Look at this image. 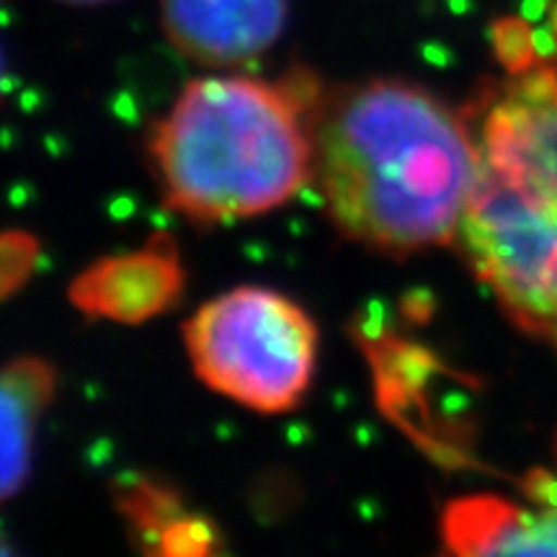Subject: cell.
<instances>
[{"instance_id": "obj_4", "label": "cell", "mask_w": 557, "mask_h": 557, "mask_svg": "<svg viewBox=\"0 0 557 557\" xmlns=\"http://www.w3.org/2000/svg\"><path fill=\"white\" fill-rule=\"evenodd\" d=\"M184 341L207 387L259 413L297 408L315 369V323L274 289L238 287L209 299L186 320Z\"/></svg>"}, {"instance_id": "obj_2", "label": "cell", "mask_w": 557, "mask_h": 557, "mask_svg": "<svg viewBox=\"0 0 557 557\" xmlns=\"http://www.w3.org/2000/svg\"><path fill=\"white\" fill-rule=\"evenodd\" d=\"M478 173L457 243L511 323L557 351V67L468 103Z\"/></svg>"}, {"instance_id": "obj_12", "label": "cell", "mask_w": 557, "mask_h": 557, "mask_svg": "<svg viewBox=\"0 0 557 557\" xmlns=\"http://www.w3.org/2000/svg\"><path fill=\"white\" fill-rule=\"evenodd\" d=\"M65 3H78V5H94V3H109V0H65Z\"/></svg>"}, {"instance_id": "obj_11", "label": "cell", "mask_w": 557, "mask_h": 557, "mask_svg": "<svg viewBox=\"0 0 557 557\" xmlns=\"http://www.w3.org/2000/svg\"><path fill=\"white\" fill-rule=\"evenodd\" d=\"M549 41H553V58L542 62H549V65L557 67V0L553 5V13H549Z\"/></svg>"}, {"instance_id": "obj_5", "label": "cell", "mask_w": 557, "mask_h": 557, "mask_svg": "<svg viewBox=\"0 0 557 557\" xmlns=\"http://www.w3.org/2000/svg\"><path fill=\"white\" fill-rule=\"evenodd\" d=\"M184 282L176 243L156 235L145 248L109 256L81 271L70 284V302L88 318L143 323L173 308Z\"/></svg>"}, {"instance_id": "obj_1", "label": "cell", "mask_w": 557, "mask_h": 557, "mask_svg": "<svg viewBox=\"0 0 557 557\" xmlns=\"http://www.w3.org/2000/svg\"><path fill=\"white\" fill-rule=\"evenodd\" d=\"M478 173L468 109L403 81H369L323 96L315 173L348 240L389 256L451 246Z\"/></svg>"}, {"instance_id": "obj_8", "label": "cell", "mask_w": 557, "mask_h": 557, "mask_svg": "<svg viewBox=\"0 0 557 557\" xmlns=\"http://www.w3.org/2000/svg\"><path fill=\"white\" fill-rule=\"evenodd\" d=\"M122 513L132 532L145 540V549L165 555L212 553L218 532L207 519L189 517L178 496L145 478L124 480L120 491Z\"/></svg>"}, {"instance_id": "obj_10", "label": "cell", "mask_w": 557, "mask_h": 557, "mask_svg": "<svg viewBox=\"0 0 557 557\" xmlns=\"http://www.w3.org/2000/svg\"><path fill=\"white\" fill-rule=\"evenodd\" d=\"M39 259V243L32 235L9 230L0 243V289L11 297L29 278Z\"/></svg>"}, {"instance_id": "obj_9", "label": "cell", "mask_w": 557, "mask_h": 557, "mask_svg": "<svg viewBox=\"0 0 557 557\" xmlns=\"http://www.w3.org/2000/svg\"><path fill=\"white\" fill-rule=\"evenodd\" d=\"M527 506L508 500L500 555H557V442L555 465L524 480Z\"/></svg>"}, {"instance_id": "obj_6", "label": "cell", "mask_w": 557, "mask_h": 557, "mask_svg": "<svg viewBox=\"0 0 557 557\" xmlns=\"http://www.w3.org/2000/svg\"><path fill=\"white\" fill-rule=\"evenodd\" d=\"M160 9L171 45L212 67L256 60L287 21V0H160Z\"/></svg>"}, {"instance_id": "obj_3", "label": "cell", "mask_w": 557, "mask_h": 557, "mask_svg": "<svg viewBox=\"0 0 557 557\" xmlns=\"http://www.w3.org/2000/svg\"><path fill=\"white\" fill-rule=\"evenodd\" d=\"M320 99L310 81L189 83L150 135L165 205L199 225L287 205L315 173Z\"/></svg>"}, {"instance_id": "obj_7", "label": "cell", "mask_w": 557, "mask_h": 557, "mask_svg": "<svg viewBox=\"0 0 557 557\" xmlns=\"http://www.w3.org/2000/svg\"><path fill=\"white\" fill-rule=\"evenodd\" d=\"M54 369L37 357L13 359L0 382V429H3V485L9 500L24 487L32 468V444L41 410L52 400Z\"/></svg>"}]
</instances>
